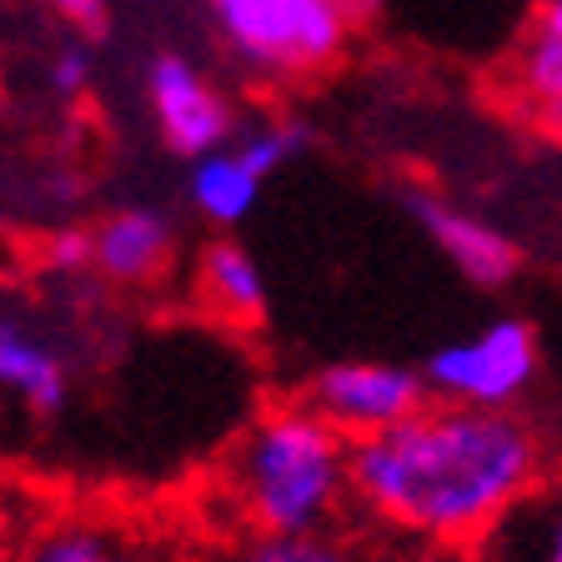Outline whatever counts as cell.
<instances>
[{"label":"cell","mask_w":562,"mask_h":562,"mask_svg":"<svg viewBox=\"0 0 562 562\" xmlns=\"http://www.w3.org/2000/svg\"><path fill=\"white\" fill-rule=\"evenodd\" d=\"M542 477V442L507 407H417L351 442V492L386 522L437 542L482 538Z\"/></svg>","instance_id":"1"},{"label":"cell","mask_w":562,"mask_h":562,"mask_svg":"<svg viewBox=\"0 0 562 562\" xmlns=\"http://www.w3.org/2000/svg\"><path fill=\"white\" fill-rule=\"evenodd\" d=\"M351 487V437L322 412L277 407L236 452V497L257 532H316Z\"/></svg>","instance_id":"2"},{"label":"cell","mask_w":562,"mask_h":562,"mask_svg":"<svg viewBox=\"0 0 562 562\" xmlns=\"http://www.w3.org/2000/svg\"><path fill=\"white\" fill-rule=\"evenodd\" d=\"M206 15L222 46L267 81L331 66L351 35L337 0H206Z\"/></svg>","instance_id":"3"},{"label":"cell","mask_w":562,"mask_h":562,"mask_svg":"<svg viewBox=\"0 0 562 562\" xmlns=\"http://www.w3.org/2000/svg\"><path fill=\"white\" fill-rule=\"evenodd\" d=\"M427 392L468 407H513L538 376V331L522 316H497L482 331L437 347L427 362Z\"/></svg>","instance_id":"4"},{"label":"cell","mask_w":562,"mask_h":562,"mask_svg":"<svg viewBox=\"0 0 562 562\" xmlns=\"http://www.w3.org/2000/svg\"><path fill=\"white\" fill-rule=\"evenodd\" d=\"M146 105H151V121L161 131L166 151L187 156V161H196L206 151H222L236 131L232 101L181 50L151 56V66H146Z\"/></svg>","instance_id":"5"},{"label":"cell","mask_w":562,"mask_h":562,"mask_svg":"<svg viewBox=\"0 0 562 562\" xmlns=\"http://www.w3.org/2000/svg\"><path fill=\"white\" fill-rule=\"evenodd\" d=\"M427 376L397 362H337L312 382V407L347 437H372L427 407Z\"/></svg>","instance_id":"6"},{"label":"cell","mask_w":562,"mask_h":562,"mask_svg":"<svg viewBox=\"0 0 562 562\" xmlns=\"http://www.w3.org/2000/svg\"><path fill=\"white\" fill-rule=\"evenodd\" d=\"M407 206H412L422 232L432 236L437 251H442L472 286H507V281L517 277L522 251H517L513 236L497 232L492 222H482L472 211H457L452 201L432 196V191H412Z\"/></svg>","instance_id":"7"},{"label":"cell","mask_w":562,"mask_h":562,"mask_svg":"<svg viewBox=\"0 0 562 562\" xmlns=\"http://www.w3.org/2000/svg\"><path fill=\"white\" fill-rule=\"evenodd\" d=\"M176 222L156 206H121L91 232V267L116 286H146L171 267Z\"/></svg>","instance_id":"8"},{"label":"cell","mask_w":562,"mask_h":562,"mask_svg":"<svg viewBox=\"0 0 562 562\" xmlns=\"http://www.w3.org/2000/svg\"><path fill=\"white\" fill-rule=\"evenodd\" d=\"M261 187H267V176L246 161L232 140H226L222 151L196 156V161H191V176H187L191 206H196L211 226H241L246 216L257 211Z\"/></svg>","instance_id":"9"},{"label":"cell","mask_w":562,"mask_h":562,"mask_svg":"<svg viewBox=\"0 0 562 562\" xmlns=\"http://www.w3.org/2000/svg\"><path fill=\"white\" fill-rule=\"evenodd\" d=\"M66 386L60 351L0 316V392H15L35 412H56L66 402Z\"/></svg>","instance_id":"10"},{"label":"cell","mask_w":562,"mask_h":562,"mask_svg":"<svg viewBox=\"0 0 562 562\" xmlns=\"http://www.w3.org/2000/svg\"><path fill=\"white\" fill-rule=\"evenodd\" d=\"M196 286L211 306L232 322H257L267 312V271L257 267V257L236 241H211L201 251Z\"/></svg>","instance_id":"11"},{"label":"cell","mask_w":562,"mask_h":562,"mask_svg":"<svg viewBox=\"0 0 562 562\" xmlns=\"http://www.w3.org/2000/svg\"><path fill=\"white\" fill-rule=\"evenodd\" d=\"M21 562H146V558L121 532H111V527L56 522L21 552Z\"/></svg>","instance_id":"12"},{"label":"cell","mask_w":562,"mask_h":562,"mask_svg":"<svg viewBox=\"0 0 562 562\" xmlns=\"http://www.w3.org/2000/svg\"><path fill=\"white\" fill-rule=\"evenodd\" d=\"M517 86L532 105H538V116L558 111L562 105V35L552 25H532L517 50Z\"/></svg>","instance_id":"13"},{"label":"cell","mask_w":562,"mask_h":562,"mask_svg":"<svg viewBox=\"0 0 562 562\" xmlns=\"http://www.w3.org/2000/svg\"><path fill=\"white\" fill-rule=\"evenodd\" d=\"M236 151L246 156V161L257 166L261 176H277L281 166H292L296 156L312 146V131L302 126V121H267V126H257V131H246L241 140H232Z\"/></svg>","instance_id":"14"},{"label":"cell","mask_w":562,"mask_h":562,"mask_svg":"<svg viewBox=\"0 0 562 562\" xmlns=\"http://www.w3.org/2000/svg\"><path fill=\"white\" fill-rule=\"evenodd\" d=\"M241 562H351L322 532H257V542L241 552Z\"/></svg>","instance_id":"15"},{"label":"cell","mask_w":562,"mask_h":562,"mask_svg":"<svg viewBox=\"0 0 562 562\" xmlns=\"http://www.w3.org/2000/svg\"><path fill=\"white\" fill-rule=\"evenodd\" d=\"M46 76H50V91L56 95H81L86 86H91V46H86V41L60 46L56 56H50Z\"/></svg>","instance_id":"16"},{"label":"cell","mask_w":562,"mask_h":562,"mask_svg":"<svg viewBox=\"0 0 562 562\" xmlns=\"http://www.w3.org/2000/svg\"><path fill=\"white\" fill-rule=\"evenodd\" d=\"M46 267L50 271H81L91 267V232H56L46 246Z\"/></svg>","instance_id":"17"},{"label":"cell","mask_w":562,"mask_h":562,"mask_svg":"<svg viewBox=\"0 0 562 562\" xmlns=\"http://www.w3.org/2000/svg\"><path fill=\"white\" fill-rule=\"evenodd\" d=\"M50 11L81 35L105 31V15H111V0H50Z\"/></svg>","instance_id":"18"},{"label":"cell","mask_w":562,"mask_h":562,"mask_svg":"<svg viewBox=\"0 0 562 562\" xmlns=\"http://www.w3.org/2000/svg\"><path fill=\"white\" fill-rule=\"evenodd\" d=\"M538 562H562V492L552 497L548 507V522H542V538H538Z\"/></svg>","instance_id":"19"},{"label":"cell","mask_w":562,"mask_h":562,"mask_svg":"<svg viewBox=\"0 0 562 562\" xmlns=\"http://www.w3.org/2000/svg\"><path fill=\"white\" fill-rule=\"evenodd\" d=\"M382 5H386V0H337V11L347 15L351 31H362V25H372L376 15H382Z\"/></svg>","instance_id":"20"},{"label":"cell","mask_w":562,"mask_h":562,"mask_svg":"<svg viewBox=\"0 0 562 562\" xmlns=\"http://www.w3.org/2000/svg\"><path fill=\"white\" fill-rule=\"evenodd\" d=\"M542 25H552V31L562 35V0H548V5H542V15H538Z\"/></svg>","instance_id":"21"}]
</instances>
